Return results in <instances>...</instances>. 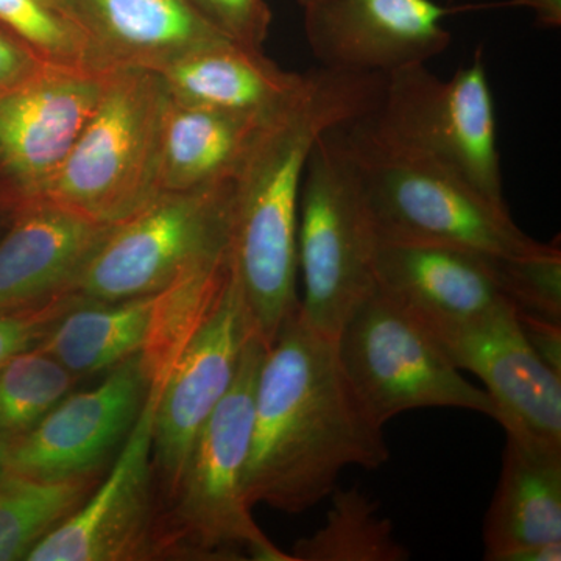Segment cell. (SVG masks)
Segmentation results:
<instances>
[{
    "label": "cell",
    "mask_w": 561,
    "mask_h": 561,
    "mask_svg": "<svg viewBox=\"0 0 561 561\" xmlns=\"http://www.w3.org/2000/svg\"><path fill=\"white\" fill-rule=\"evenodd\" d=\"M165 379H151L138 420L103 481L87 501L28 553V561L151 559L157 516L153 424Z\"/></svg>",
    "instance_id": "12"
},
{
    "label": "cell",
    "mask_w": 561,
    "mask_h": 561,
    "mask_svg": "<svg viewBox=\"0 0 561 561\" xmlns=\"http://www.w3.org/2000/svg\"><path fill=\"white\" fill-rule=\"evenodd\" d=\"M305 33L320 68L387 77L427 65L451 44L435 0H306Z\"/></svg>",
    "instance_id": "15"
},
{
    "label": "cell",
    "mask_w": 561,
    "mask_h": 561,
    "mask_svg": "<svg viewBox=\"0 0 561 561\" xmlns=\"http://www.w3.org/2000/svg\"><path fill=\"white\" fill-rule=\"evenodd\" d=\"M61 2L83 25L108 70H160L192 50L228 39L192 7L190 0Z\"/></svg>",
    "instance_id": "18"
},
{
    "label": "cell",
    "mask_w": 561,
    "mask_h": 561,
    "mask_svg": "<svg viewBox=\"0 0 561 561\" xmlns=\"http://www.w3.org/2000/svg\"><path fill=\"white\" fill-rule=\"evenodd\" d=\"M35 55L9 32L0 31V91L16 87L44 68Z\"/></svg>",
    "instance_id": "30"
},
{
    "label": "cell",
    "mask_w": 561,
    "mask_h": 561,
    "mask_svg": "<svg viewBox=\"0 0 561 561\" xmlns=\"http://www.w3.org/2000/svg\"><path fill=\"white\" fill-rule=\"evenodd\" d=\"M114 227L49 203L13 214L0 239V311L76 291L81 272Z\"/></svg>",
    "instance_id": "17"
},
{
    "label": "cell",
    "mask_w": 561,
    "mask_h": 561,
    "mask_svg": "<svg viewBox=\"0 0 561 561\" xmlns=\"http://www.w3.org/2000/svg\"><path fill=\"white\" fill-rule=\"evenodd\" d=\"M561 541V448L505 432L500 482L483 523V559Z\"/></svg>",
    "instance_id": "20"
},
{
    "label": "cell",
    "mask_w": 561,
    "mask_h": 561,
    "mask_svg": "<svg viewBox=\"0 0 561 561\" xmlns=\"http://www.w3.org/2000/svg\"><path fill=\"white\" fill-rule=\"evenodd\" d=\"M150 383L140 353L110 370L94 389L69 393L7 446V471L44 481L102 474L135 426Z\"/></svg>",
    "instance_id": "14"
},
{
    "label": "cell",
    "mask_w": 561,
    "mask_h": 561,
    "mask_svg": "<svg viewBox=\"0 0 561 561\" xmlns=\"http://www.w3.org/2000/svg\"><path fill=\"white\" fill-rule=\"evenodd\" d=\"M519 324L531 348L537 351L552 370L561 375V321L540 319V317L519 316Z\"/></svg>",
    "instance_id": "31"
},
{
    "label": "cell",
    "mask_w": 561,
    "mask_h": 561,
    "mask_svg": "<svg viewBox=\"0 0 561 561\" xmlns=\"http://www.w3.org/2000/svg\"><path fill=\"white\" fill-rule=\"evenodd\" d=\"M512 3L530 10L542 28L561 27V0H512Z\"/></svg>",
    "instance_id": "32"
},
{
    "label": "cell",
    "mask_w": 561,
    "mask_h": 561,
    "mask_svg": "<svg viewBox=\"0 0 561 561\" xmlns=\"http://www.w3.org/2000/svg\"><path fill=\"white\" fill-rule=\"evenodd\" d=\"M192 7L225 38L262 49L271 31L272 13L265 0H190Z\"/></svg>",
    "instance_id": "29"
},
{
    "label": "cell",
    "mask_w": 561,
    "mask_h": 561,
    "mask_svg": "<svg viewBox=\"0 0 561 561\" xmlns=\"http://www.w3.org/2000/svg\"><path fill=\"white\" fill-rule=\"evenodd\" d=\"M305 2H306V0H305ZM301 3H302V2H301ZM301 3H300V5H301Z\"/></svg>",
    "instance_id": "36"
},
{
    "label": "cell",
    "mask_w": 561,
    "mask_h": 561,
    "mask_svg": "<svg viewBox=\"0 0 561 561\" xmlns=\"http://www.w3.org/2000/svg\"><path fill=\"white\" fill-rule=\"evenodd\" d=\"M7 471V445L0 442V476Z\"/></svg>",
    "instance_id": "34"
},
{
    "label": "cell",
    "mask_w": 561,
    "mask_h": 561,
    "mask_svg": "<svg viewBox=\"0 0 561 561\" xmlns=\"http://www.w3.org/2000/svg\"><path fill=\"white\" fill-rule=\"evenodd\" d=\"M101 474L44 481L18 472L0 476V561L28 553L87 501Z\"/></svg>",
    "instance_id": "24"
},
{
    "label": "cell",
    "mask_w": 561,
    "mask_h": 561,
    "mask_svg": "<svg viewBox=\"0 0 561 561\" xmlns=\"http://www.w3.org/2000/svg\"><path fill=\"white\" fill-rule=\"evenodd\" d=\"M83 300L77 291H65L38 305L0 311V368L38 346L65 313Z\"/></svg>",
    "instance_id": "28"
},
{
    "label": "cell",
    "mask_w": 561,
    "mask_h": 561,
    "mask_svg": "<svg viewBox=\"0 0 561 561\" xmlns=\"http://www.w3.org/2000/svg\"><path fill=\"white\" fill-rule=\"evenodd\" d=\"M265 121L184 105L168 94L161 125V191L201 190L234 180Z\"/></svg>",
    "instance_id": "21"
},
{
    "label": "cell",
    "mask_w": 561,
    "mask_h": 561,
    "mask_svg": "<svg viewBox=\"0 0 561 561\" xmlns=\"http://www.w3.org/2000/svg\"><path fill=\"white\" fill-rule=\"evenodd\" d=\"M389 457L383 426L357 398L337 342L298 305L265 348L257 375L247 502L297 515L330 497L346 468L378 470Z\"/></svg>",
    "instance_id": "1"
},
{
    "label": "cell",
    "mask_w": 561,
    "mask_h": 561,
    "mask_svg": "<svg viewBox=\"0 0 561 561\" xmlns=\"http://www.w3.org/2000/svg\"><path fill=\"white\" fill-rule=\"evenodd\" d=\"M253 334L241 284L230 264L219 298L165 376L158 400L151 459L161 502L175 491L192 445L234 382Z\"/></svg>",
    "instance_id": "11"
},
{
    "label": "cell",
    "mask_w": 561,
    "mask_h": 561,
    "mask_svg": "<svg viewBox=\"0 0 561 561\" xmlns=\"http://www.w3.org/2000/svg\"><path fill=\"white\" fill-rule=\"evenodd\" d=\"M383 79L309 70L294 101L262 124L236 175L231 264L253 330L267 346L300 305L298 209L311 151L328 131L375 111Z\"/></svg>",
    "instance_id": "2"
},
{
    "label": "cell",
    "mask_w": 561,
    "mask_h": 561,
    "mask_svg": "<svg viewBox=\"0 0 561 561\" xmlns=\"http://www.w3.org/2000/svg\"><path fill=\"white\" fill-rule=\"evenodd\" d=\"M234 180L201 190L158 192L111 230L73 290L92 301L147 297L192 268L228 256Z\"/></svg>",
    "instance_id": "7"
},
{
    "label": "cell",
    "mask_w": 561,
    "mask_h": 561,
    "mask_svg": "<svg viewBox=\"0 0 561 561\" xmlns=\"http://www.w3.org/2000/svg\"><path fill=\"white\" fill-rule=\"evenodd\" d=\"M0 24L46 66L108 72L61 0H0Z\"/></svg>",
    "instance_id": "25"
},
{
    "label": "cell",
    "mask_w": 561,
    "mask_h": 561,
    "mask_svg": "<svg viewBox=\"0 0 561 561\" xmlns=\"http://www.w3.org/2000/svg\"><path fill=\"white\" fill-rule=\"evenodd\" d=\"M154 72L173 101L254 119L286 108L306 79V73L279 68L262 49L228 39L192 50Z\"/></svg>",
    "instance_id": "19"
},
{
    "label": "cell",
    "mask_w": 561,
    "mask_h": 561,
    "mask_svg": "<svg viewBox=\"0 0 561 561\" xmlns=\"http://www.w3.org/2000/svg\"><path fill=\"white\" fill-rule=\"evenodd\" d=\"M424 324L459 370L485 383L507 434L561 448V375L531 348L512 302L478 319Z\"/></svg>",
    "instance_id": "13"
},
{
    "label": "cell",
    "mask_w": 561,
    "mask_h": 561,
    "mask_svg": "<svg viewBox=\"0 0 561 561\" xmlns=\"http://www.w3.org/2000/svg\"><path fill=\"white\" fill-rule=\"evenodd\" d=\"M267 345L251 335L234 382L198 432L151 530V559L294 561L261 530L243 494L254 390Z\"/></svg>",
    "instance_id": "3"
},
{
    "label": "cell",
    "mask_w": 561,
    "mask_h": 561,
    "mask_svg": "<svg viewBox=\"0 0 561 561\" xmlns=\"http://www.w3.org/2000/svg\"><path fill=\"white\" fill-rule=\"evenodd\" d=\"M376 287L424 323H460L511 302L500 257L426 242L378 241Z\"/></svg>",
    "instance_id": "16"
},
{
    "label": "cell",
    "mask_w": 561,
    "mask_h": 561,
    "mask_svg": "<svg viewBox=\"0 0 561 561\" xmlns=\"http://www.w3.org/2000/svg\"><path fill=\"white\" fill-rule=\"evenodd\" d=\"M168 91L144 68L106 72L101 98L43 201L117 225L161 191V125Z\"/></svg>",
    "instance_id": "5"
},
{
    "label": "cell",
    "mask_w": 561,
    "mask_h": 561,
    "mask_svg": "<svg viewBox=\"0 0 561 561\" xmlns=\"http://www.w3.org/2000/svg\"><path fill=\"white\" fill-rule=\"evenodd\" d=\"M106 72L44 66L0 91V213L43 201L98 105Z\"/></svg>",
    "instance_id": "10"
},
{
    "label": "cell",
    "mask_w": 561,
    "mask_h": 561,
    "mask_svg": "<svg viewBox=\"0 0 561 561\" xmlns=\"http://www.w3.org/2000/svg\"><path fill=\"white\" fill-rule=\"evenodd\" d=\"M502 290L519 316L561 321V250L526 257H500Z\"/></svg>",
    "instance_id": "27"
},
{
    "label": "cell",
    "mask_w": 561,
    "mask_h": 561,
    "mask_svg": "<svg viewBox=\"0 0 561 561\" xmlns=\"http://www.w3.org/2000/svg\"><path fill=\"white\" fill-rule=\"evenodd\" d=\"M561 541L549 542V545L534 546L512 553L507 561H560Z\"/></svg>",
    "instance_id": "33"
},
{
    "label": "cell",
    "mask_w": 561,
    "mask_h": 561,
    "mask_svg": "<svg viewBox=\"0 0 561 561\" xmlns=\"http://www.w3.org/2000/svg\"><path fill=\"white\" fill-rule=\"evenodd\" d=\"M339 357L376 423L415 409L451 408L497 421L489 393L461 376L435 335L376 287L339 332Z\"/></svg>",
    "instance_id": "9"
},
{
    "label": "cell",
    "mask_w": 561,
    "mask_h": 561,
    "mask_svg": "<svg viewBox=\"0 0 561 561\" xmlns=\"http://www.w3.org/2000/svg\"><path fill=\"white\" fill-rule=\"evenodd\" d=\"M160 291L125 301L84 298L39 343L73 375L110 371L146 350L157 319Z\"/></svg>",
    "instance_id": "22"
},
{
    "label": "cell",
    "mask_w": 561,
    "mask_h": 561,
    "mask_svg": "<svg viewBox=\"0 0 561 561\" xmlns=\"http://www.w3.org/2000/svg\"><path fill=\"white\" fill-rule=\"evenodd\" d=\"M378 241L459 247L494 257L552 249L529 238L507 206L494 205L451 172L386 138L370 114L334 128Z\"/></svg>",
    "instance_id": "4"
},
{
    "label": "cell",
    "mask_w": 561,
    "mask_h": 561,
    "mask_svg": "<svg viewBox=\"0 0 561 561\" xmlns=\"http://www.w3.org/2000/svg\"><path fill=\"white\" fill-rule=\"evenodd\" d=\"M79 376L46 351L18 354L0 368V442L24 437L76 387Z\"/></svg>",
    "instance_id": "26"
},
{
    "label": "cell",
    "mask_w": 561,
    "mask_h": 561,
    "mask_svg": "<svg viewBox=\"0 0 561 561\" xmlns=\"http://www.w3.org/2000/svg\"><path fill=\"white\" fill-rule=\"evenodd\" d=\"M378 236L359 183L334 130L321 136L306 165L298 209L297 260L305 319L337 339L376 290Z\"/></svg>",
    "instance_id": "6"
},
{
    "label": "cell",
    "mask_w": 561,
    "mask_h": 561,
    "mask_svg": "<svg viewBox=\"0 0 561 561\" xmlns=\"http://www.w3.org/2000/svg\"><path fill=\"white\" fill-rule=\"evenodd\" d=\"M298 2H300V3H301V2H305V0H298Z\"/></svg>",
    "instance_id": "35"
},
{
    "label": "cell",
    "mask_w": 561,
    "mask_h": 561,
    "mask_svg": "<svg viewBox=\"0 0 561 561\" xmlns=\"http://www.w3.org/2000/svg\"><path fill=\"white\" fill-rule=\"evenodd\" d=\"M370 121L386 138L451 172L494 205L507 206L482 51L448 80L426 65L390 73Z\"/></svg>",
    "instance_id": "8"
},
{
    "label": "cell",
    "mask_w": 561,
    "mask_h": 561,
    "mask_svg": "<svg viewBox=\"0 0 561 561\" xmlns=\"http://www.w3.org/2000/svg\"><path fill=\"white\" fill-rule=\"evenodd\" d=\"M323 526L294 545V561H405L411 552L398 540L394 524L381 505L359 486L330 494Z\"/></svg>",
    "instance_id": "23"
}]
</instances>
